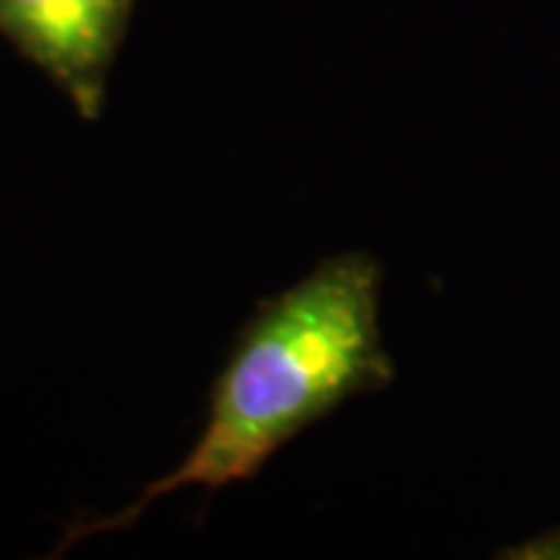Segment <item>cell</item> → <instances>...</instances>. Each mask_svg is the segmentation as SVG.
<instances>
[{
  "mask_svg": "<svg viewBox=\"0 0 560 560\" xmlns=\"http://www.w3.org/2000/svg\"><path fill=\"white\" fill-rule=\"evenodd\" d=\"M135 0H0V38L38 66L84 121L106 109V84Z\"/></svg>",
  "mask_w": 560,
  "mask_h": 560,
  "instance_id": "2",
  "label": "cell"
},
{
  "mask_svg": "<svg viewBox=\"0 0 560 560\" xmlns=\"http://www.w3.org/2000/svg\"><path fill=\"white\" fill-rule=\"evenodd\" d=\"M504 558L514 560H560V529L541 533L536 539L523 541L517 548L504 551Z\"/></svg>",
  "mask_w": 560,
  "mask_h": 560,
  "instance_id": "3",
  "label": "cell"
},
{
  "mask_svg": "<svg viewBox=\"0 0 560 560\" xmlns=\"http://www.w3.org/2000/svg\"><path fill=\"white\" fill-rule=\"evenodd\" d=\"M383 265L364 249L320 259L278 296L256 305L212 383L200 440L175 470L153 480L125 511L69 526L72 541L125 529L178 489L215 492L256 480L261 467L355 396L383 393L396 364L381 337Z\"/></svg>",
  "mask_w": 560,
  "mask_h": 560,
  "instance_id": "1",
  "label": "cell"
}]
</instances>
